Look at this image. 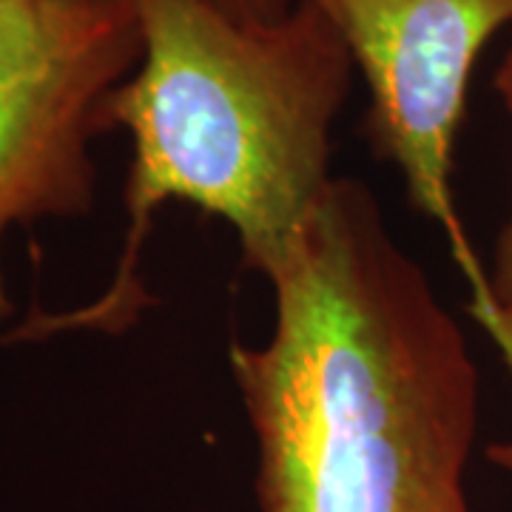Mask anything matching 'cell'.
I'll return each mask as SVG.
<instances>
[{
  "mask_svg": "<svg viewBox=\"0 0 512 512\" xmlns=\"http://www.w3.org/2000/svg\"><path fill=\"white\" fill-rule=\"evenodd\" d=\"M490 288H493L495 311L504 328V345H501V359L512 373V220L501 225L493 248V265H490ZM487 458L498 464L501 470L512 473V439L498 441L487 447Z\"/></svg>",
  "mask_w": 512,
  "mask_h": 512,
  "instance_id": "cell-5",
  "label": "cell"
},
{
  "mask_svg": "<svg viewBox=\"0 0 512 512\" xmlns=\"http://www.w3.org/2000/svg\"><path fill=\"white\" fill-rule=\"evenodd\" d=\"M495 92L501 97L504 109L512 114V43L504 60H501V66H498V72H495Z\"/></svg>",
  "mask_w": 512,
  "mask_h": 512,
  "instance_id": "cell-7",
  "label": "cell"
},
{
  "mask_svg": "<svg viewBox=\"0 0 512 512\" xmlns=\"http://www.w3.org/2000/svg\"><path fill=\"white\" fill-rule=\"evenodd\" d=\"M274 328L228 359L262 512H473L478 370L365 183L333 177L268 276Z\"/></svg>",
  "mask_w": 512,
  "mask_h": 512,
  "instance_id": "cell-1",
  "label": "cell"
},
{
  "mask_svg": "<svg viewBox=\"0 0 512 512\" xmlns=\"http://www.w3.org/2000/svg\"><path fill=\"white\" fill-rule=\"evenodd\" d=\"M365 77L367 114H464L484 46L512 23V0H305Z\"/></svg>",
  "mask_w": 512,
  "mask_h": 512,
  "instance_id": "cell-4",
  "label": "cell"
},
{
  "mask_svg": "<svg viewBox=\"0 0 512 512\" xmlns=\"http://www.w3.org/2000/svg\"><path fill=\"white\" fill-rule=\"evenodd\" d=\"M211 3L220 6L222 12H228L231 18L276 20L288 15L296 0H211Z\"/></svg>",
  "mask_w": 512,
  "mask_h": 512,
  "instance_id": "cell-6",
  "label": "cell"
},
{
  "mask_svg": "<svg viewBox=\"0 0 512 512\" xmlns=\"http://www.w3.org/2000/svg\"><path fill=\"white\" fill-rule=\"evenodd\" d=\"M143 55L106 103L126 128L128 234L106 291L63 313H32L9 339L69 330L126 333L148 308L143 248L157 211L194 205L225 220L265 279L333 183L330 134L353 60L325 15L296 0L276 20H239L211 0H134Z\"/></svg>",
  "mask_w": 512,
  "mask_h": 512,
  "instance_id": "cell-2",
  "label": "cell"
},
{
  "mask_svg": "<svg viewBox=\"0 0 512 512\" xmlns=\"http://www.w3.org/2000/svg\"><path fill=\"white\" fill-rule=\"evenodd\" d=\"M143 55L134 0H0V339L12 228L83 217L97 200L94 137Z\"/></svg>",
  "mask_w": 512,
  "mask_h": 512,
  "instance_id": "cell-3",
  "label": "cell"
}]
</instances>
